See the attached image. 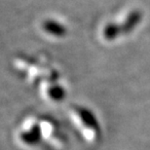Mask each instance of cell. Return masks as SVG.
<instances>
[{
  "mask_svg": "<svg viewBox=\"0 0 150 150\" xmlns=\"http://www.w3.org/2000/svg\"><path fill=\"white\" fill-rule=\"evenodd\" d=\"M121 33H122L121 25H119L118 23H107L106 26L103 29V36L108 41L114 40V39L118 37Z\"/></svg>",
  "mask_w": 150,
  "mask_h": 150,
  "instance_id": "obj_5",
  "label": "cell"
},
{
  "mask_svg": "<svg viewBox=\"0 0 150 150\" xmlns=\"http://www.w3.org/2000/svg\"><path fill=\"white\" fill-rule=\"evenodd\" d=\"M76 112L86 127L91 129V130L96 132L97 134H100V125H98V122L97 118H96L95 114L91 110L86 108V107L78 106L76 107Z\"/></svg>",
  "mask_w": 150,
  "mask_h": 150,
  "instance_id": "obj_1",
  "label": "cell"
},
{
  "mask_svg": "<svg viewBox=\"0 0 150 150\" xmlns=\"http://www.w3.org/2000/svg\"><path fill=\"white\" fill-rule=\"evenodd\" d=\"M42 28L46 32L56 37H64L67 33V28L54 20H46L42 23Z\"/></svg>",
  "mask_w": 150,
  "mask_h": 150,
  "instance_id": "obj_3",
  "label": "cell"
},
{
  "mask_svg": "<svg viewBox=\"0 0 150 150\" xmlns=\"http://www.w3.org/2000/svg\"><path fill=\"white\" fill-rule=\"evenodd\" d=\"M48 95H49V97L53 100L59 101L62 100L65 98L67 93H65V90L62 86L58 85V84H55V85L49 87V89H48Z\"/></svg>",
  "mask_w": 150,
  "mask_h": 150,
  "instance_id": "obj_6",
  "label": "cell"
},
{
  "mask_svg": "<svg viewBox=\"0 0 150 150\" xmlns=\"http://www.w3.org/2000/svg\"><path fill=\"white\" fill-rule=\"evenodd\" d=\"M142 19V13L139 10H134L128 15L124 23H122L121 29L123 34L130 33L132 30L136 28V26L139 25V23Z\"/></svg>",
  "mask_w": 150,
  "mask_h": 150,
  "instance_id": "obj_2",
  "label": "cell"
},
{
  "mask_svg": "<svg viewBox=\"0 0 150 150\" xmlns=\"http://www.w3.org/2000/svg\"><path fill=\"white\" fill-rule=\"evenodd\" d=\"M41 128L40 126L35 124L31 127V129L28 132H23L21 134V139L23 142L29 145H35L40 142L41 139Z\"/></svg>",
  "mask_w": 150,
  "mask_h": 150,
  "instance_id": "obj_4",
  "label": "cell"
}]
</instances>
